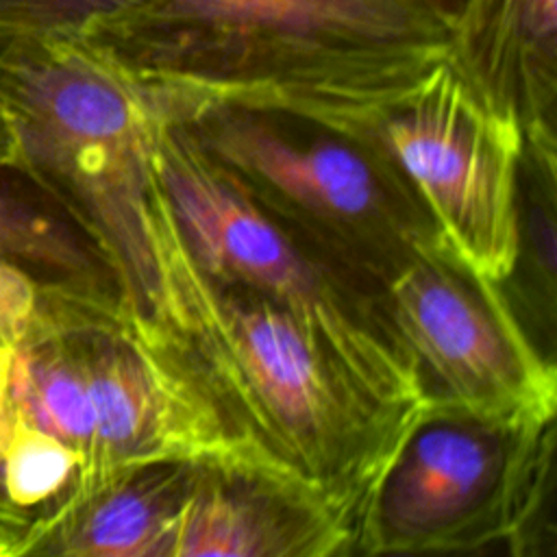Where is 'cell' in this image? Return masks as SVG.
Wrapping results in <instances>:
<instances>
[{
  "label": "cell",
  "instance_id": "obj_1",
  "mask_svg": "<svg viewBox=\"0 0 557 557\" xmlns=\"http://www.w3.org/2000/svg\"><path fill=\"white\" fill-rule=\"evenodd\" d=\"M146 257L122 292L215 407L250 468L305 490L355 533L366 503L420 418L383 398L307 322L207 272L152 176Z\"/></svg>",
  "mask_w": 557,
  "mask_h": 557
},
{
  "label": "cell",
  "instance_id": "obj_2",
  "mask_svg": "<svg viewBox=\"0 0 557 557\" xmlns=\"http://www.w3.org/2000/svg\"><path fill=\"white\" fill-rule=\"evenodd\" d=\"M453 24L433 0H148L81 39L196 115L233 107L366 137L453 61Z\"/></svg>",
  "mask_w": 557,
  "mask_h": 557
},
{
  "label": "cell",
  "instance_id": "obj_3",
  "mask_svg": "<svg viewBox=\"0 0 557 557\" xmlns=\"http://www.w3.org/2000/svg\"><path fill=\"white\" fill-rule=\"evenodd\" d=\"M0 361L7 403L78 455L67 498L148 463L250 468L205 392L120 294L46 289Z\"/></svg>",
  "mask_w": 557,
  "mask_h": 557
},
{
  "label": "cell",
  "instance_id": "obj_4",
  "mask_svg": "<svg viewBox=\"0 0 557 557\" xmlns=\"http://www.w3.org/2000/svg\"><path fill=\"white\" fill-rule=\"evenodd\" d=\"M0 111L13 163L91 235L122 294L146 257L154 139L191 109L81 37L0 33Z\"/></svg>",
  "mask_w": 557,
  "mask_h": 557
},
{
  "label": "cell",
  "instance_id": "obj_5",
  "mask_svg": "<svg viewBox=\"0 0 557 557\" xmlns=\"http://www.w3.org/2000/svg\"><path fill=\"white\" fill-rule=\"evenodd\" d=\"M185 126L265 213L381 289L440 239L379 135L233 107L207 109Z\"/></svg>",
  "mask_w": 557,
  "mask_h": 557
},
{
  "label": "cell",
  "instance_id": "obj_6",
  "mask_svg": "<svg viewBox=\"0 0 557 557\" xmlns=\"http://www.w3.org/2000/svg\"><path fill=\"white\" fill-rule=\"evenodd\" d=\"M152 176L194 259L307 322L383 398L420 416L424 400L383 289L342 270L265 213L181 122L165 124Z\"/></svg>",
  "mask_w": 557,
  "mask_h": 557
},
{
  "label": "cell",
  "instance_id": "obj_7",
  "mask_svg": "<svg viewBox=\"0 0 557 557\" xmlns=\"http://www.w3.org/2000/svg\"><path fill=\"white\" fill-rule=\"evenodd\" d=\"M553 424L426 407L366 503L357 553H476L518 544L542 505Z\"/></svg>",
  "mask_w": 557,
  "mask_h": 557
},
{
  "label": "cell",
  "instance_id": "obj_8",
  "mask_svg": "<svg viewBox=\"0 0 557 557\" xmlns=\"http://www.w3.org/2000/svg\"><path fill=\"white\" fill-rule=\"evenodd\" d=\"M424 409L511 422H555L557 374L507 296L440 239L383 287Z\"/></svg>",
  "mask_w": 557,
  "mask_h": 557
},
{
  "label": "cell",
  "instance_id": "obj_9",
  "mask_svg": "<svg viewBox=\"0 0 557 557\" xmlns=\"http://www.w3.org/2000/svg\"><path fill=\"white\" fill-rule=\"evenodd\" d=\"M379 137L440 242L479 276L507 285L520 250L518 122L487 104L450 61L381 124Z\"/></svg>",
  "mask_w": 557,
  "mask_h": 557
},
{
  "label": "cell",
  "instance_id": "obj_10",
  "mask_svg": "<svg viewBox=\"0 0 557 557\" xmlns=\"http://www.w3.org/2000/svg\"><path fill=\"white\" fill-rule=\"evenodd\" d=\"M355 555V533L315 496L246 466H196L170 557Z\"/></svg>",
  "mask_w": 557,
  "mask_h": 557
},
{
  "label": "cell",
  "instance_id": "obj_11",
  "mask_svg": "<svg viewBox=\"0 0 557 557\" xmlns=\"http://www.w3.org/2000/svg\"><path fill=\"white\" fill-rule=\"evenodd\" d=\"M555 0H463L453 65L524 141H555Z\"/></svg>",
  "mask_w": 557,
  "mask_h": 557
},
{
  "label": "cell",
  "instance_id": "obj_12",
  "mask_svg": "<svg viewBox=\"0 0 557 557\" xmlns=\"http://www.w3.org/2000/svg\"><path fill=\"white\" fill-rule=\"evenodd\" d=\"M194 470V463H148L113 474L37 518L22 557H170Z\"/></svg>",
  "mask_w": 557,
  "mask_h": 557
},
{
  "label": "cell",
  "instance_id": "obj_13",
  "mask_svg": "<svg viewBox=\"0 0 557 557\" xmlns=\"http://www.w3.org/2000/svg\"><path fill=\"white\" fill-rule=\"evenodd\" d=\"M120 294L91 235L15 163H0V311L33 292Z\"/></svg>",
  "mask_w": 557,
  "mask_h": 557
},
{
  "label": "cell",
  "instance_id": "obj_14",
  "mask_svg": "<svg viewBox=\"0 0 557 557\" xmlns=\"http://www.w3.org/2000/svg\"><path fill=\"white\" fill-rule=\"evenodd\" d=\"M78 468V455L67 444L33 426L11 407L2 481L9 503L20 513L35 522L57 509L74 490Z\"/></svg>",
  "mask_w": 557,
  "mask_h": 557
},
{
  "label": "cell",
  "instance_id": "obj_15",
  "mask_svg": "<svg viewBox=\"0 0 557 557\" xmlns=\"http://www.w3.org/2000/svg\"><path fill=\"white\" fill-rule=\"evenodd\" d=\"M148 0H0V33L81 37L100 22L128 15Z\"/></svg>",
  "mask_w": 557,
  "mask_h": 557
},
{
  "label": "cell",
  "instance_id": "obj_16",
  "mask_svg": "<svg viewBox=\"0 0 557 557\" xmlns=\"http://www.w3.org/2000/svg\"><path fill=\"white\" fill-rule=\"evenodd\" d=\"M28 529L30 520L26 516L0 507V557H22Z\"/></svg>",
  "mask_w": 557,
  "mask_h": 557
},
{
  "label": "cell",
  "instance_id": "obj_17",
  "mask_svg": "<svg viewBox=\"0 0 557 557\" xmlns=\"http://www.w3.org/2000/svg\"><path fill=\"white\" fill-rule=\"evenodd\" d=\"M9 426H11V407L4 398V405L0 407V507L7 509V511H13V513H20L7 498V492H4V481H2V455H4V444H7V437H9ZM24 516V513H20ZM28 518V516H26ZM30 520V518H28ZM33 524V520H30Z\"/></svg>",
  "mask_w": 557,
  "mask_h": 557
},
{
  "label": "cell",
  "instance_id": "obj_18",
  "mask_svg": "<svg viewBox=\"0 0 557 557\" xmlns=\"http://www.w3.org/2000/svg\"><path fill=\"white\" fill-rule=\"evenodd\" d=\"M13 157H15L13 135H11V128L0 111V163H13Z\"/></svg>",
  "mask_w": 557,
  "mask_h": 557
},
{
  "label": "cell",
  "instance_id": "obj_19",
  "mask_svg": "<svg viewBox=\"0 0 557 557\" xmlns=\"http://www.w3.org/2000/svg\"><path fill=\"white\" fill-rule=\"evenodd\" d=\"M435 4H440L442 9H446V11H450V13H457V9L461 7V2L463 0H433Z\"/></svg>",
  "mask_w": 557,
  "mask_h": 557
},
{
  "label": "cell",
  "instance_id": "obj_20",
  "mask_svg": "<svg viewBox=\"0 0 557 557\" xmlns=\"http://www.w3.org/2000/svg\"><path fill=\"white\" fill-rule=\"evenodd\" d=\"M4 405V389H2V361H0V407Z\"/></svg>",
  "mask_w": 557,
  "mask_h": 557
}]
</instances>
